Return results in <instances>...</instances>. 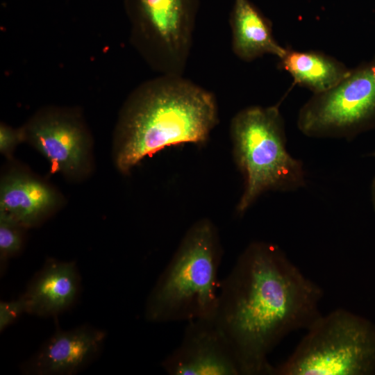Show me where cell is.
I'll use <instances>...</instances> for the list:
<instances>
[{
	"label": "cell",
	"instance_id": "1",
	"mask_svg": "<svg viewBox=\"0 0 375 375\" xmlns=\"http://www.w3.org/2000/svg\"><path fill=\"white\" fill-rule=\"evenodd\" d=\"M322 288L277 245L250 243L220 281L214 320L241 375H271L269 354L290 333L322 314Z\"/></svg>",
	"mask_w": 375,
	"mask_h": 375
},
{
	"label": "cell",
	"instance_id": "2",
	"mask_svg": "<svg viewBox=\"0 0 375 375\" xmlns=\"http://www.w3.org/2000/svg\"><path fill=\"white\" fill-rule=\"evenodd\" d=\"M218 122L217 101L212 92L183 75L162 74L138 88L126 102L114 141L115 165L126 174L165 147L202 145Z\"/></svg>",
	"mask_w": 375,
	"mask_h": 375
},
{
	"label": "cell",
	"instance_id": "3",
	"mask_svg": "<svg viewBox=\"0 0 375 375\" xmlns=\"http://www.w3.org/2000/svg\"><path fill=\"white\" fill-rule=\"evenodd\" d=\"M223 249L215 224L195 222L183 237L169 263L150 292L147 320L155 323L213 318L220 281Z\"/></svg>",
	"mask_w": 375,
	"mask_h": 375
},
{
	"label": "cell",
	"instance_id": "4",
	"mask_svg": "<svg viewBox=\"0 0 375 375\" xmlns=\"http://www.w3.org/2000/svg\"><path fill=\"white\" fill-rule=\"evenodd\" d=\"M230 137L244 188L236 206L242 216L263 194L293 192L306 185L303 165L288 151L285 124L278 105L251 106L231 119Z\"/></svg>",
	"mask_w": 375,
	"mask_h": 375
},
{
	"label": "cell",
	"instance_id": "5",
	"mask_svg": "<svg viewBox=\"0 0 375 375\" xmlns=\"http://www.w3.org/2000/svg\"><path fill=\"white\" fill-rule=\"evenodd\" d=\"M271 375L375 374V324L344 308L321 315Z\"/></svg>",
	"mask_w": 375,
	"mask_h": 375
},
{
	"label": "cell",
	"instance_id": "6",
	"mask_svg": "<svg viewBox=\"0 0 375 375\" xmlns=\"http://www.w3.org/2000/svg\"><path fill=\"white\" fill-rule=\"evenodd\" d=\"M304 135L351 140L375 128V56L331 90L312 96L297 122Z\"/></svg>",
	"mask_w": 375,
	"mask_h": 375
},
{
	"label": "cell",
	"instance_id": "7",
	"mask_svg": "<svg viewBox=\"0 0 375 375\" xmlns=\"http://www.w3.org/2000/svg\"><path fill=\"white\" fill-rule=\"evenodd\" d=\"M162 74L183 75L190 55L199 0H128Z\"/></svg>",
	"mask_w": 375,
	"mask_h": 375
},
{
	"label": "cell",
	"instance_id": "8",
	"mask_svg": "<svg viewBox=\"0 0 375 375\" xmlns=\"http://www.w3.org/2000/svg\"><path fill=\"white\" fill-rule=\"evenodd\" d=\"M161 365L170 375H241L233 351L214 317L188 322L180 344Z\"/></svg>",
	"mask_w": 375,
	"mask_h": 375
},
{
	"label": "cell",
	"instance_id": "9",
	"mask_svg": "<svg viewBox=\"0 0 375 375\" xmlns=\"http://www.w3.org/2000/svg\"><path fill=\"white\" fill-rule=\"evenodd\" d=\"M105 340L103 331L88 325L58 329L24 364L22 371L35 375L75 374L97 358Z\"/></svg>",
	"mask_w": 375,
	"mask_h": 375
},
{
	"label": "cell",
	"instance_id": "10",
	"mask_svg": "<svg viewBox=\"0 0 375 375\" xmlns=\"http://www.w3.org/2000/svg\"><path fill=\"white\" fill-rule=\"evenodd\" d=\"M24 132L25 140L49 160L53 171L76 176L87 170L89 143L83 131L74 122L47 118L35 122Z\"/></svg>",
	"mask_w": 375,
	"mask_h": 375
},
{
	"label": "cell",
	"instance_id": "11",
	"mask_svg": "<svg viewBox=\"0 0 375 375\" xmlns=\"http://www.w3.org/2000/svg\"><path fill=\"white\" fill-rule=\"evenodd\" d=\"M79 281L74 262L48 260L22 294L26 312L45 317L60 314L74 303Z\"/></svg>",
	"mask_w": 375,
	"mask_h": 375
},
{
	"label": "cell",
	"instance_id": "12",
	"mask_svg": "<svg viewBox=\"0 0 375 375\" xmlns=\"http://www.w3.org/2000/svg\"><path fill=\"white\" fill-rule=\"evenodd\" d=\"M58 203V194L54 189L25 173L11 172L1 181L0 215L24 228L40 223Z\"/></svg>",
	"mask_w": 375,
	"mask_h": 375
},
{
	"label": "cell",
	"instance_id": "13",
	"mask_svg": "<svg viewBox=\"0 0 375 375\" xmlns=\"http://www.w3.org/2000/svg\"><path fill=\"white\" fill-rule=\"evenodd\" d=\"M229 22L232 51L241 60L251 62L265 55L278 58L285 52L271 22L249 0H234Z\"/></svg>",
	"mask_w": 375,
	"mask_h": 375
},
{
	"label": "cell",
	"instance_id": "14",
	"mask_svg": "<svg viewBox=\"0 0 375 375\" xmlns=\"http://www.w3.org/2000/svg\"><path fill=\"white\" fill-rule=\"evenodd\" d=\"M279 65L299 85L312 94L328 91L349 74L350 69L338 59L319 51H296L285 48Z\"/></svg>",
	"mask_w": 375,
	"mask_h": 375
},
{
	"label": "cell",
	"instance_id": "15",
	"mask_svg": "<svg viewBox=\"0 0 375 375\" xmlns=\"http://www.w3.org/2000/svg\"><path fill=\"white\" fill-rule=\"evenodd\" d=\"M22 225L14 220L0 215V260L1 267L10 258L17 255L23 245Z\"/></svg>",
	"mask_w": 375,
	"mask_h": 375
},
{
	"label": "cell",
	"instance_id": "16",
	"mask_svg": "<svg viewBox=\"0 0 375 375\" xmlns=\"http://www.w3.org/2000/svg\"><path fill=\"white\" fill-rule=\"evenodd\" d=\"M24 312H26V304L22 295L15 300L1 301L0 331H3Z\"/></svg>",
	"mask_w": 375,
	"mask_h": 375
},
{
	"label": "cell",
	"instance_id": "17",
	"mask_svg": "<svg viewBox=\"0 0 375 375\" xmlns=\"http://www.w3.org/2000/svg\"><path fill=\"white\" fill-rule=\"evenodd\" d=\"M24 140V130H15L4 124L1 125L0 151L2 155L10 157L16 146Z\"/></svg>",
	"mask_w": 375,
	"mask_h": 375
},
{
	"label": "cell",
	"instance_id": "18",
	"mask_svg": "<svg viewBox=\"0 0 375 375\" xmlns=\"http://www.w3.org/2000/svg\"><path fill=\"white\" fill-rule=\"evenodd\" d=\"M371 198L372 206L375 211V177L374 178L371 185Z\"/></svg>",
	"mask_w": 375,
	"mask_h": 375
},
{
	"label": "cell",
	"instance_id": "19",
	"mask_svg": "<svg viewBox=\"0 0 375 375\" xmlns=\"http://www.w3.org/2000/svg\"><path fill=\"white\" fill-rule=\"evenodd\" d=\"M367 156L374 158H375V150L367 153Z\"/></svg>",
	"mask_w": 375,
	"mask_h": 375
}]
</instances>
